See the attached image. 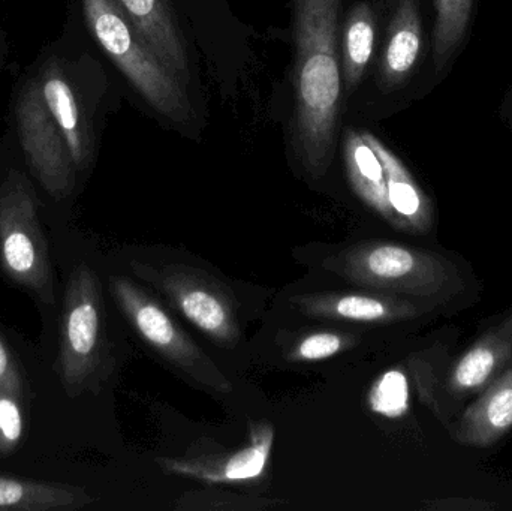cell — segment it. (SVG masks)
Segmentation results:
<instances>
[{
    "instance_id": "6da1fadb",
    "label": "cell",
    "mask_w": 512,
    "mask_h": 511,
    "mask_svg": "<svg viewBox=\"0 0 512 511\" xmlns=\"http://www.w3.org/2000/svg\"><path fill=\"white\" fill-rule=\"evenodd\" d=\"M340 8L342 0H294V147L315 180L327 174L336 152L343 89Z\"/></svg>"
},
{
    "instance_id": "7a4b0ae2",
    "label": "cell",
    "mask_w": 512,
    "mask_h": 511,
    "mask_svg": "<svg viewBox=\"0 0 512 511\" xmlns=\"http://www.w3.org/2000/svg\"><path fill=\"white\" fill-rule=\"evenodd\" d=\"M322 267L358 287L453 308L468 291L462 267L439 252L367 240L322 261Z\"/></svg>"
},
{
    "instance_id": "3957f363",
    "label": "cell",
    "mask_w": 512,
    "mask_h": 511,
    "mask_svg": "<svg viewBox=\"0 0 512 511\" xmlns=\"http://www.w3.org/2000/svg\"><path fill=\"white\" fill-rule=\"evenodd\" d=\"M81 2L93 35L147 104L173 122H188L192 107L185 84L150 50L119 0Z\"/></svg>"
},
{
    "instance_id": "277c9868",
    "label": "cell",
    "mask_w": 512,
    "mask_h": 511,
    "mask_svg": "<svg viewBox=\"0 0 512 511\" xmlns=\"http://www.w3.org/2000/svg\"><path fill=\"white\" fill-rule=\"evenodd\" d=\"M512 366V308L492 324L442 374L423 362L414 365L420 398L445 423L474 401L489 384Z\"/></svg>"
},
{
    "instance_id": "5b68a950",
    "label": "cell",
    "mask_w": 512,
    "mask_h": 511,
    "mask_svg": "<svg viewBox=\"0 0 512 511\" xmlns=\"http://www.w3.org/2000/svg\"><path fill=\"white\" fill-rule=\"evenodd\" d=\"M38 209L26 177L11 171L0 186V264L12 281L53 305L50 252Z\"/></svg>"
},
{
    "instance_id": "8992f818",
    "label": "cell",
    "mask_w": 512,
    "mask_h": 511,
    "mask_svg": "<svg viewBox=\"0 0 512 511\" xmlns=\"http://www.w3.org/2000/svg\"><path fill=\"white\" fill-rule=\"evenodd\" d=\"M138 279L164 294L171 305L218 347H237L242 338L239 305L233 291L210 273L186 264L132 261Z\"/></svg>"
},
{
    "instance_id": "52a82bcc",
    "label": "cell",
    "mask_w": 512,
    "mask_h": 511,
    "mask_svg": "<svg viewBox=\"0 0 512 511\" xmlns=\"http://www.w3.org/2000/svg\"><path fill=\"white\" fill-rule=\"evenodd\" d=\"M117 306L141 339L186 377L216 393H231L233 383L176 323L167 309L125 276H111Z\"/></svg>"
},
{
    "instance_id": "ba28073f",
    "label": "cell",
    "mask_w": 512,
    "mask_h": 511,
    "mask_svg": "<svg viewBox=\"0 0 512 511\" xmlns=\"http://www.w3.org/2000/svg\"><path fill=\"white\" fill-rule=\"evenodd\" d=\"M101 296L92 267L78 264L66 285L59 353L60 381L69 396L83 393L101 366Z\"/></svg>"
},
{
    "instance_id": "9c48e42d",
    "label": "cell",
    "mask_w": 512,
    "mask_h": 511,
    "mask_svg": "<svg viewBox=\"0 0 512 511\" xmlns=\"http://www.w3.org/2000/svg\"><path fill=\"white\" fill-rule=\"evenodd\" d=\"M17 125L21 146L42 188L62 200L75 183V164L56 120L51 116L41 83L32 81L18 98Z\"/></svg>"
},
{
    "instance_id": "30bf717a",
    "label": "cell",
    "mask_w": 512,
    "mask_h": 511,
    "mask_svg": "<svg viewBox=\"0 0 512 511\" xmlns=\"http://www.w3.org/2000/svg\"><path fill=\"white\" fill-rule=\"evenodd\" d=\"M273 444V425L261 420L249 426V441L245 447L228 452L189 455L186 458H161L156 462L165 473L210 485L254 482L267 473Z\"/></svg>"
},
{
    "instance_id": "8fae6325",
    "label": "cell",
    "mask_w": 512,
    "mask_h": 511,
    "mask_svg": "<svg viewBox=\"0 0 512 511\" xmlns=\"http://www.w3.org/2000/svg\"><path fill=\"white\" fill-rule=\"evenodd\" d=\"M291 305L300 314L318 320L343 321V323L391 324L417 320L433 309L436 303L385 293H307L292 297Z\"/></svg>"
},
{
    "instance_id": "7c38bea8",
    "label": "cell",
    "mask_w": 512,
    "mask_h": 511,
    "mask_svg": "<svg viewBox=\"0 0 512 511\" xmlns=\"http://www.w3.org/2000/svg\"><path fill=\"white\" fill-rule=\"evenodd\" d=\"M460 446L489 449L512 431V366L499 375L448 425Z\"/></svg>"
},
{
    "instance_id": "4fadbf2b",
    "label": "cell",
    "mask_w": 512,
    "mask_h": 511,
    "mask_svg": "<svg viewBox=\"0 0 512 511\" xmlns=\"http://www.w3.org/2000/svg\"><path fill=\"white\" fill-rule=\"evenodd\" d=\"M150 50L182 81L188 83V48L167 0H119Z\"/></svg>"
},
{
    "instance_id": "5bb4252c",
    "label": "cell",
    "mask_w": 512,
    "mask_h": 511,
    "mask_svg": "<svg viewBox=\"0 0 512 511\" xmlns=\"http://www.w3.org/2000/svg\"><path fill=\"white\" fill-rule=\"evenodd\" d=\"M423 50V24L418 0H397L381 59V86L399 89L417 68Z\"/></svg>"
},
{
    "instance_id": "9a60e30c",
    "label": "cell",
    "mask_w": 512,
    "mask_h": 511,
    "mask_svg": "<svg viewBox=\"0 0 512 511\" xmlns=\"http://www.w3.org/2000/svg\"><path fill=\"white\" fill-rule=\"evenodd\" d=\"M367 143L373 147L384 165L387 195L394 215L399 219L400 230L409 233H426L432 228L433 209L426 192L418 185L411 171L394 155L378 137L363 132Z\"/></svg>"
},
{
    "instance_id": "2e32d148",
    "label": "cell",
    "mask_w": 512,
    "mask_h": 511,
    "mask_svg": "<svg viewBox=\"0 0 512 511\" xmlns=\"http://www.w3.org/2000/svg\"><path fill=\"white\" fill-rule=\"evenodd\" d=\"M346 174L349 185L358 198L391 227L400 230L399 219L391 209L387 195L384 165L363 132L349 129L343 141Z\"/></svg>"
},
{
    "instance_id": "e0dca14e",
    "label": "cell",
    "mask_w": 512,
    "mask_h": 511,
    "mask_svg": "<svg viewBox=\"0 0 512 511\" xmlns=\"http://www.w3.org/2000/svg\"><path fill=\"white\" fill-rule=\"evenodd\" d=\"M41 87L45 104L65 137L75 168L83 170L89 162V134L74 87L56 65L42 75Z\"/></svg>"
},
{
    "instance_id": "ac0fdd59",
    "label": "cell",
    "mask_w": 512,
    "mask_h": 511,
    "mask_svg": "<svg viewBox=\"0 0 512 511\" xmlns=\"http://www.w3.org/2000/svg\"><path fill=\"white\" fill-rule=\"evenodd\" d=\"M93 501L92 495L77 486L0 477V510H78Z\"/></svg>"
},
{
    "instance_id": "d6986e66",
    "label": "cell",
    "mask_w": 512,
    "mask_h": 511,
    "mask_svg": "<svg viewBox=\"0 0 512 511\" xmlns=\"http://www.w3.org/2000/svg\"><path fill=\"white\" fill-rule=\"evenodd\" d=\"M376 17L369 3H358L346 18L342 38L343 89L351 95L375 51Z\"/></svg>"
},
{
    "instance_id": "ffe728a7",
    "label": "cell",
    "mask_w": 512,
    "mask_h": 511,
    "mask_svg": "<svg viewBox=\"0 0 512 511\" xmlns=\"http://www.w3.org/2000/svg\"><path fill=\"white\" fill-rule=\"evenodd\" d=\"M436 20L433 29V63L442 74L465 42L472 18L474 0H433Z\"/></svg>"
},
{
    "instance_id": "44dd1931",
    "label": "cell",
    "mask_w": 512,
    "mask_h": 511,
    "mask_svg": "<svg viewBox=\"0 0 512 511\" xmlns=\"http://www.w3.org/2000/svg\"><path fill=\"white\" fill-rule=\"evenodd\" d=\"M279 501L249 498L219 489H201L182 495L174 504L176 510L186 511H255L273 509Z\"/></svg>"
},
{
    "instance_id": "7402d4cb",
    "label": "cell",
    "mask_w": 512,
    "mask_h": 511,
    "mask_svg": "<svg viewBox=\"0 0 512 511\" xmlns=\"http://www.w3.org/2000/svg\"><path fill=\"white\" fill-rule=\"evenodd\" d=\"M358 344L357 336L351 333L322 330L298 339L288 351L286 359L292 363H313L339 356Z\"/></svg>"
},
{
    "instance_id": "603a6c76",
    "label": "cell",
    "mask_w": 512,
    "mask_h": 511,
    "mask_svg": "<svg viewBox=\"0 0 512 511\" xmlns=\"http://www.w3.org/2000/svg\"><path fill=\"white\" fill-rule=\"evenodd\" d=\"M21 390L0 386V456L17 450L24 434V417L20 404Z\"/></svg>"
},
{
    "instance_id": "cb8c5ba5",
    "label": "cell",
    "mask_w": 512,
    "mask_h": 511,
    "mask_svg": "<svg viewBox=\"0 0 512 511\" xmlns=\"http://www.w3.org/2000/svg\"><path fill=\"white\" fill-rule=\"evenodd\" d=\"M370 407L385 417H399L408 407V386L400 372L391 371L376 380L370 390Z\"/></svg>"
},
{
    "instance_id": "d4e9b609",
    "label": "cell",
    "mask_w": 512,
    "mask_h": 511,
    "mask_svg": "<svg viewBox=\"0 0 512 511\" xmlns=\"http://www.w3.org/2000/svg\"><path fill=\"white\" fill-rule=\"evenodd\" d=\"M0 386L23 390L20 372H18L17 365L2 339H0Z\"/></svg>"
},
{
    "instance_id": "484cf974",
    "label": "cell",
    "mask_w": 512,
    "mask_h": 511,
    "mask_svg": "<svg viewBox=\"0 0 512 511\" xmlns=\"http://www.w3.org/2000/svg\"><path fill=\"white\" fill-rule=\"evenodd\" d=\"M504 113L511 114L512 116V90L508 93L507 99H505Z\"/></svg>"
}]
</instances>
